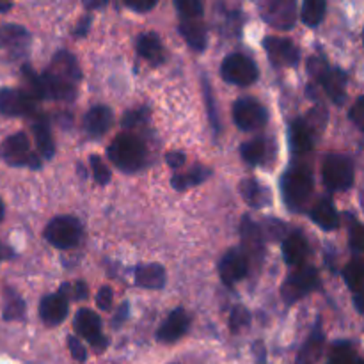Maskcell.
I'll list each match as a JSON object with an SVG mask.
<instances>
[{
    "label": "cell",
    "instance_id": "20",
    "mask_svg": "<svg viewBox=\"0 0 364 364\" xmlns=\"http://www.w3.org/2000/svg\"><path fill=\"white\" fill-rule=\"evenodd\" d=\"M114 121V114L109 107L96 105L85 114L84 128L91 137H102L110 130Z\"/></svg>",
    "mask_w": 364,
    "mask_h": 364
},
{
    "label": "cell",
    "instance_id": "7",
    "mask_svg": "<svg viewBox=\"0 0 364 364\" xmlns=\"http://www.w3.org/2000/svg\"><path fill=\"white\" fill-rule=\"evenodd\" d=\"M220 75L228 84L251 85L258 80V66L244 53H231L220 64Z\"/></svg>",
    "mask_w": 364,
    "mask_h": 364
},
{
    "label": "cell",
    "instance_id": "50",
    "mask_svg": "<svg viewBox=\"0 0 364 364\" xmlns=\"http://www.w3.org/2000/svg\"><path fill=\"white\" fill-rule=\"evenodd\" d=\"M127 308H128V306L127 304H124V306H121V308H119V313H117V318L116 320H114V326H119V323H121V320H124V316H127Z\"/></svg>",
    "mask_w": 364,
    "mask_h": 364
},
{
    "label": "cell",
    "instance_id": "46",
    "mask_svg": "<svg viewBox=\"0 0 364 364\" xmlns=\"http://www.w3.org/2000/svg\"><path fill=\"white\" fill-rule=\"evenodd\" d=\"M166 162L169 164V167H173V169H181V167L185 166V162H187V156L181 151H171L166 155Z\"/></svg>",
    "mask_w": 364,
    "mask_h": 364
},
{
    "label": "cell",
    "instance_id": "1",
    "mask_svg": "<svg viewBox=\"0 0 364 364\" xmlns=\"http://www.w3.org/2000/svg\"><path fill=\"white\" fill-rule=\"evenodd\" d=\"M107 153H109L110 162L124 173H134L141 169L148 156L144 142L132 134L117 135L107 148Z\"/></svg>",
    "mask_w": 364,
    "mask_h": 364
},
{
    "label": "cell",
    "instance_id": "39",
    "mask_svg": "<svg viewBox=\"0 0 364 364\" xmlns=\"http://www.w3.org/2000/svg\"><path fill=\"white\" fill-rule=\"evenodd\" d=\"M350 230H348V235H350V247L354 249L355 255H361L363 252V238H364V233H363V226L361 223H359L355 217L350 215Z\"/></svg>",
    "mask_w": 364,
    "mask_h": 364
},
{
    "label": "cell",
    "instance_id": "52",
    "mask_svg": "<svg viewBox=\"0 0 364 364\" xmlns=\"http://www.w3.org/2000/svg\"><path fill=\"white\" fill-rule=\"evenodd\" d=\"M4 213H6V208H4V203L2 199H0V220L4 219Z\"/></svg>",
    "mask_w": 364,
    "mask_h": 364
},
{
    "label": "cell",
    "instance_id": "28",
    "mask_svg": "<svg viewBox=\"0 0 364 364\" xmlns=\"http://www.w3.org/2000/svg\"><path fill=\"white\" fill-rule=\"evenodd\" d=\"M242 159L249 164V166H259L265 164L270 155V144L265 137H256L252 141L245 142L240 148Z\"/></svg>",
    "mask_w": 364,
    "mask_h": 364
},
{
    "label": "cell",
    "instance_id": "38",
    "mask_svg": "<svg viewBox=\"0 0 364 364\" xmlns=\"http://www.w3.org/2000/svg\"><path fill=\"white\" fill-rule=\"evenodd\" d=\"M89 164H91V173L92 176H95V181H98L100 185H107L110 181V169L105 166V162H103L100 156L92 155L91 159H89Z\"/></svg>",
    "mask_w": 364,
    "mask_h": 364
},
{
    "label": "cell",
    "instance_id": "40",
    "mask_svg": "<svg viewBox=\"0 0 364 364\" xmlns=\"http://www.w3.org/2000/svg\"><path fill=\"white\" fill-rule=\"evenodd\" d=\"M68 348H70V352H71V355H73L75 361L85 363V359H87V352H85V347L82 345L80 338H77V336L68 338Z\"/></svg>",
    "mask_w": 364,
    "mask_h": 364
},
{
    "label": "cell",
    "instance_id": "5",
    "mask_svg": "<svg viewBox=\"0 0 364 364\" xmlns=\"http://www.w3.org/2000/svg\"><path fill=\"white\" fill-rule=\"evenodd\" d=\"M82 224L80 220L70 215H60L50 220L45 228V238L50 245L66 251L80 242Z\"/></svg>",
    "mask_w": 364,
    "mask_h": 364
},
{
    "label": "cell",
    "instance_id": "47",
    "mask_svg": "<svg viewBox=\"0 0 364 364\" xmlns=\"http://www.w3.org/2000/svg\"><path fill=\"white\" fill-rule=\"evenodd\" d=\"M210 85L206 84L205 80V95H206V103H210V119H212V124L215 127L217 130V117H215V109H213V102H212V92H208Z\"/></svg>",
    "mask_w": 364,
    "mask_h": 364
},
{
    "label": "cell",
    "instance_id": "15",
    "mask_svg": "<svg viewBox=\"0 0 364 364\" xmlns=\"http://www.w3.org/2000/svg\"><path fill=\"white\" fill-rule=\"evenodd\" d=\"M249 272V262L245 255L238 249H231L220 258L219 276L226 287H233L235 283L244 279Z\"/></svg>",
    "mask_w": 364,
    "mask_h": 364
},
{
    "label": "cell",
    "instance_id": "24",
    "mask_svg": "<svg viewBox=\"0 0 364 364\" xmlns=\"http://www.w3.org/2000/svg\"><path fill=\"white\" fill-rule=\"evenodd\" d=\"M288 139H290L291 149L297 155H304V153H309L313 149V130L308 121L302 119V117L291 121Z\"/></svg>",
    "mask_w": 364,
    "mask_h": 364
},
{
    "label": "cell",
    "instance_id": "22",
    "mask_svg": "<svg viewBox=\"0 0 364 364\" xmlns=\"http://www.w3.org/2000/svg\"><path fill=\"white\" fill-rule=\"evenodd\" d=\"M135 46H137L139 55L151 63L153 66H159L166 60V48L162 45V39L155 32H144V34L139 36Z\"/></svg>",
    "mask_w": 364,
    "mask_h": 364
},
{
    "label": "cell",
    "instance_id": "53",
    "mask_svg": "<svg viewBox=\"0 0 364 364\" xmlns=\"http://www.w3.org/2000/svg\"><path fill=\"white\" fill-rule=\"evenodd\" d=\"M2 256H4V252H2V244H0V262H2Z\"/></svg>",
    "mask_w": 364,
    "mask_h": 364
},
{
    "label": "cell",
    "instance_id": "6",
    "mask_svg": "<svg viewBox=\"0 0 364 364\" xmlns=\"http://www.w3.org/2000/svg\"><path fill=\"white\" fill-rule=\"evenodd\" d=\"M295 270L294 274L287 277L281 288V295H283L287 304H295L297 301L304 299L311 291H315L320 287L318 272L313 267H302Z\"/></svg>",
    "mask_w": 364,
    "mask_h": 364
},
{
    "label": "cell",
    "instance_id": "29",
    "mask_svg": "<svg viewBox=\"0 0 364 364\" xmlns=\"http://www.w3.org/2000/svg\"><path fill=\"white\" fill-rule=\"evenodd\" d=\"M28 45V32L21 25L7 23L0 27V48L21 50Z\"/></svg>",
    "mask_w": 364,
    "mask_h": 364
},
{
    "label": "cell",
    "instance_id": "30",
    "mask_svg": "<svg viewBox=\"0 0 364 364\" xmlns=\"http://www.w3.org/2000/svg\"><path fill=\"white\" fill-rule=\"evenodd\" d=\"M208 176H210L208 167L196 166V167H192L188 173L174 174L173 180H171V183H173L174 191H187V188L196 187V185H201Z\"/></svg>",
    "mask_w": 364,
    "mask_h": 364
},
{
    "label": "cell",
    "instance_id": "13",
    "mask_svg": "<svg viewBox=\"0 0 364 364\" xmlns=\"http://www.w3.org/2000/svg\"><path fill=\"white\" fill-rule=\"evenodd\" d=\"M36 112V100L21 89H0V114L7 117L32 116Z\"/></svg>",
    "mask_w": 364,
    "mask_h": 364
},
{
    "label": "cell",
    "instance_id": "18",
    "mask_svg": "<svg viewBox=\"0 0 364 364\" xmlns=\"http://www.w3.org/2000/svg\"><path fill=\"white\" fill-rule=\"evenodd\" d=\"M39 316L46 326H59L68 316V297L63 291L43 297L39 304Z\"/></svg>",
    "mask_w": 364,
    "mask_h": 364
},
{
    "label": "cell",
    "instance_id": "16",
    "mask_svg": "<svg viewBox=\"0 0 364 364\" xmlns=\"http://www.w3.org/2000/svg\"><path fill=\"white\" fill-rule=\"evenodd\" d=\"M46 71H50L57 78H60V80L68 82L71 85H78V82L82 80L80 66H78L73 53H70L68 50H59L52 57V63H50V68Z\"/></svg>",
    "mask_w": 364,
    "mask_h": 364
},
{
    "label": "cell",
    "instance_id": "32",
    "mask_svg": "<svg viewBox=\"0 0 364 364\" xmlns=\"http://www.w3.org/2000/svg\"><path fill=\"white\" fill-rule=\"evenodd\" d=\"M326 0H304L301 11V18L308 27H318L326 16Z\"/></svg>",
    "mask_w": 364,
    "mask_h": 364
},
{
    "label": "cell",
    "instance_id": "37",
    "mask_svg": "<svg viewBox=\"0 0 364 364\" xmlns=\"http://www.w3.org/2000/svg\"><path fill=\"white\" fill-rule=\"evenodd\" d=\"M251 323V315H249L247 309L244 306H237V308L231 311L230 316V329L231 333H240L245 327H249Z\"/></svg>",
    "mask_w": 364,
    "mask_h": 364
},
{
    "label": "cell",
    "instance_id": "41",
    "mask_svg": "<svg viewBox=\"0 0 364 364\" xmlns=\"http://www.w3.org/2000/svg\"><path fill=\"white\" fill-rule=\"evenodd\" d=\"M146 119H148V110L146 109L130 110V112L123 117V127H127V128L139 127V124L144 123Z\"/></svg>",
    "mask_w": 364,
    "mask_h": 364
},
{
    "label": "cell",
    "instance_id": "43",
    "mask_svg": "<svg viewBox=\"0 0 364 364\" xmlns=\"http://www.w3.org/2000/svg\"><path fill=\"white\" fill-rule=\"evenodd\" d=\"M96 304H98V308L102 311H109L110 306H112V288H100V291L96 294Z\"/></svg>",
    "mask_w": 364,
    "mask_h": 364
},
{
    "label": "cell",
    "instance_id": "9",
    "mask_svg": "<svg viewBox=\"0 0 364 364\" xmlns=\"http://www.w3.org/2000/svg\"><path fill=\"white\" fill-rule=\"evenodd\" d=\"M262 18L274 28L290 31L297 21V0H262Z\"/></svg>",
    "mask_w": 364,
    "mask_h": 364
},
{
    "label": "cell",
    "instance_id": "10",
    "mask_svg": "<svg viewBox=\"0 0 364 364\" xmlns=\"http://www.w3.org/2000/svg\"><path fill=\"white\" fill-rule=\"evenodd\" d=\"M233 119L240 130L252 132L265 127L269 121V112L258 100L240 98L233 105Z\"/></svg>",
    "mask_w": 364,
    "mask_h": 364
},
{
    "label": "cell",
    "instance_id": "48",
    "mask_svg": "<svg viewBox=\"0 0 364 364\" xmlns=\"http://www.w3.org/2000/svg\"><path fill=\"white\" fill-rule=\"evenodd\" d=\"M89 25H91V18L89 16H85L84 20L80 21V23H78V27H77V31H75V36H85L87 34V31H89Z\"/></svg>",
    "mask_w": 364,
    "mask_h": 364
},
{
    "label": "cell",
    "instance_id": "31",
    "mask_svg": "<svg viewBox=\"0 0 364 364\" xmlns=\"http://www.w3.org/2000/svg\"><path fill=\"white\" fill-rule=\"evenodd\" d=\"M329 364H363L350 341H336L331 348Z\"/></svg>",
    "mask_w": 364,
    "mask_h": 364
},
{
    "label": "cell",
    "instance_id": "21",
    "mask_svg": "<svg viewBox=\"0 0 364 364\" xmlns=\"http://www.w3.org/2000/svg\"><path fill=\"white\" fill-rule=\"evenodd\" d=\"M323 340H326V338H323L322 323H320V318H318L316 320L315 327H313L311 334H309V338L306 340V343L302 345L295 364H318L320 358H322Z\"/></svg>",
    "mask_w": 364,
    "mask_h": 364
},
{
    "label": "cell",
    "instance_id": "44",
    "mask_svg": "<svg viewBox=\"0 0 364 364\" xmlns=\"http://www.w3.org/2000/svg\"><path fill=\"white\" fill-rule=\"evenodd\" d=\"M60 291H63L64 295L70 294L71 297L75 299V301H78V299H85L87 297V287H85L84 281H77V283L73 284V287H63L60 288Z\"/></svg>",
    "mask_w": 364,
    "mask_h": 364
},
{
    "label": "cell",
    "instance_id": "17",
    "mask_svg": "<svg viewBox=\"0 0 364 364\" xmlns=\"http://www.w3.org/2000/svg\"><path fill=\"white\" fill-rule=\"evenodd\" d=\"M188 327H191V316L187 315L183 308H176L164 320L159 333H156V338L162 343H174L187 334Z\"/></svg>",
    "mask_w": 364,
    "mask_h": 364
},
{
    "label": "cell",
    "instance_id": "36",
    "mask_svg": "<svg viewBox=\"0 0 364 364\" xmlns=\"http://www.w3.org/2000/svg\"><path fill=\"white\" fill-rule=\"evenodd\" d=\"M178 14L181 20H194V18H201L205 13L203 7V0H174Z\"/></svg>",
    "mask_w": 364,
    "mask_h": 364
},
{
    "label": "cell",
    "instance_id": "26",
    "mask_svg": "<svg viewBox=\"0 0 364 364\" xmlns=\"http://www.w3.org/2000/svg\"><path fill=\"white\" fill-rule=\"evenodd\" d=\"M178 31L183 36L185 41L188 43L191 48L196 52H203L208 45V36H206L205 25L201 23V18H194V20H181L178 25Z\"/></svg>",
    "mask_w": 364,
    "mask_h": 364
},
{
    "label": "cell",
    "instance_id": "27",
    "mask_svg": "<svg viewBox=\"0 0 364 364\" xmlns=\"http://www.w3.org/2000/svg\"><path fill=\"white\" fill-rule=\"evenodd\" d=\"M311 220L323 231H334L340 226V217H338L336 206L331 199H320L311 210Z\"/></svg>",
    "mask_w": 364,
    "mask_h": 364
},
{
    "label": "cell",
    "instance_id": "23",
    "mask_svg": "<svg viewBox=\"0 0 364 364\" xmlns=\"http://www.w3.org/2000/svg\"><path fill=\"white\" fill-rule=\"evenodd\" d=\"M31 127L39 155H43L45 159H52L53 153H55V146H53L52 128H50L48 117L43 116V114H38V116H34V119H32Z\"/></svg>",
    "mask_w": 364,
    "mask_h": 364
},
{
    "label": "cell",
    "instance_id": "14",
    "mask_svg": "<svg viewBox=\"0 0 364 364\" xmlns=\"http://www.w3.org/2000/svg\"><path fill=\"white\" fill-rule=\"evenodd\" d=\"M263 48L269 53L270 60L276 66H297L301 60V52H299L297 45L288 38H276V36H269L263 39Z\"/></svg>",
    "mask_w": 364,
    "mask_h": 364
},
{
    "label": "cell",
    "instance_id": "45",
    "mask_svg": "<svg viewBox=\"0 0 364 364\" xmlns=\"http://www.w3.org/2000/svg\"><path fill=\"white\" fill-rule=\"evenodd\" d=\"M363 114H364V96H359V98L355 100L354 107H352L350 114H348V117L354 121V124L358 128H363V124H364Z\"/></svg>",
    "mask_w": 364,
    "mask_h": 364
},
{
    "label": "cell",
    "instance_id": "19",
    "mask_svg": "<svg viewBox=\"0 0 364 364\" xmlns=\"http://www.w3.org/2000/svg\"><path fill=\"white\" fill-rule=\"evenodd\" d=\"M308 252V238H306V235L302 231H291L283 240V258L290 267L302 265Z\"/></svg>",
    "mask_w": 364,
    "mask_h": 364
},
{
    "label": "cell",
    "instance_id": "33",
    "mask_svg": "<svg viewBox=\"0 0 364 364\" xmlns=\"http://www.w3.org/2000/svg\"><path fill=\"white\" fill-rule=\"evenodd\" d=\"M2 316L6 322H14V320H21L25 316V301L13 290H6V295H4Z\"/></svg>",
    "mask_w": 364,
    "mask_h": 364
},
{
    "label": "cell",
    "instance_id": "2",
    "mask_svg": "<svg viewBox=\"0 0 364 364\" xmlns=\"http://www.w3.org/2000/svg\"><path fill=\"white\" fill-rule=\"evenodd\" d=\"M313 194V178L306 167H291L283 176V198L291 212H301Z\"/></svg>",
    "mask_w": 364,
    "mask_h": 364
},
{
    "label": "cell",
    "instance_id": "35",
    "mask_svg": "<svg viewBox=\"0 0 364 364\" xmlns=\"http://www.w3.org/2000/svg\"><path fill=\"white\" fill-rule=\"evenodd\" d=\"M240 192H242V196H244L245 203L251 206H255V208L262 206L263 201H265L262 185H259L255 178H247V180L242 181Z\"/></svg>",
    "mask_w": 364,
    "mask_h": 364
},
{
    "label": "cell",
    "instance_id": "4",
    "mask_svg": "<svg viewBox=\"0 0 364 364\" xmlns=\"http://www.w3.org/2000/svg\"><path fill=\"white\" fill-rule=\"evenodd\" d=\"M354 162L350 156L341 155V153H331L326 156L322 166V178L329 191H348L354 185Z\"/></svg>",
    "mask_w": 364,
    "mask_h": 364
},
{
    "label": "cell",
    "instance_id": "34",
    "mask_svg": "<svg viewBox=\"0 0 364 364\" xmlns=\"http://www.w3.org/2000/svg\"><path fill=\"white\" fill-rule=\"evenodd\" d=\"M364 277V267L363 262L359 258L352 259L343 270V279L347 281V287L354 291V295L361 294V284Z\"/></svg>",
    "mask_w": 364,
    "mask_h": 364
},
{
    "label": "cell",
    "instance_id": "3",
    "mask_svg": "<svg viewBox=\"0 0 364 364\" xmlns=\"http://www.w3.org/2000/svg\"><path fill=\"white\" fill-rule=\"evenodd\" d=\"M309 71H311L313 77L322 84V87L326 89L327 96L333 100L336 105H343L345 100H347V73L340 68H333L326 63L320 57L309 60Z\"/></svg>",
    "mask_w": 364,
    "mask_h": 364
},
{
    "label": "cell",
    "instance_id": "25",
    "mask_svg": "<svg viewBox=\"0 0 364 364\" xmlns=\"http://www.w3.org/2000/svg\"><path fill=\"white\" fill-rule=\"evenodd\" d=\"M135 284L146 290H160L166 287V269L159 263H149L135 269Z\"/></svg>",
    "mask_w": 364,
    "mask_h": 364
},
{
    "label": "cell",
    "instance_id": "12",
    "mask_svg": "<svg viewBox=\"0 0 364 364\" xmlns=\"http://www.w3.org/2000/svg\"><path fill=\"white\" fill-rule=\"evenodd\" d=\"M242 233V245H244V255L247 258L249 265L258 267L263 262V252H265V235H263L262 228L251 219V217H244L240 226Z\"/></svg>",
    "mask_w": 364,
    "mask_h": 364
},
{
    "label": "cell",
    "instance_id": "51",
    "mask_svg": "<svg viewBox=\"0 0 364 364\" xmlns=\"http://www.w3.org/2000/svg\"><path fill=\"white\" fill-rule=\"evenodd\" d=\"M9 7H11L9 2H0V13H6V11L9 9Z\"/></svg>",
    "mask_w": 364,
    "mask_h": 364
},
{
    "label": "cell",
    "instance_id": "49",
    "mask_svg": "<svg viewBox=\"0 0 364 364\" xmlns=\"http://www.w3.org/2000/svg\"><path fill=\"white\" fill-rule=\"evenodd\" d=\"M107 4H109V0H84V6L91 11L102 9V7H105Z\"/></svg>",
    "mask_w": 364,
    "mask_h": 364
},
{
    "label": "cell",
    "instance_id": "42",
    "mask_svg": "<svg viewBox=\"0 0 364 364\" xmlns=\"http://www.w3.org/2000/svg\"><path fill=\"white\" fill-rule=\"evenodd\" d=\"M123 2L124 6L130 7L132 11H137V13H148V11L155 9L159 0H123Z\"/></svg>",
    "mask_w": 364,
    "mask_h": 364
},
{
    "label": "cell",
    "instance_id": "8",
    "mask_svg": "<svg viewBox=\"0 0 364 364\" xmlns=\"http://www.w3.org/2000/svg\"><path fill=\"white\" fill-rule=\"evenodd\" d=\"M0 153H2L4 160L9 162L11 166H27L31 169H39V166H41L39 156L31 151V141L23 132L9 135L0 146Z\"/></svg>",
    "mask_w": 364,
    "mask_h": 364
},
{
    "label": "cell",
    "instance_id": "11",
    "mask_svg": "<svg viewBox=\"0 0 364 364\" xmlns=\"http://www.w3.org/2000/svg\"><path fill=\"white\" fill-rule=\"evenodd\" d=\"M73 327L78 336L89 341L92 348H96L98 352H103L109 345V340L102 333V318L92 309H78L73 320Z\"/></svg>",
    "mask_w": 364,
    "mask_h": 364
}]
</instances>
